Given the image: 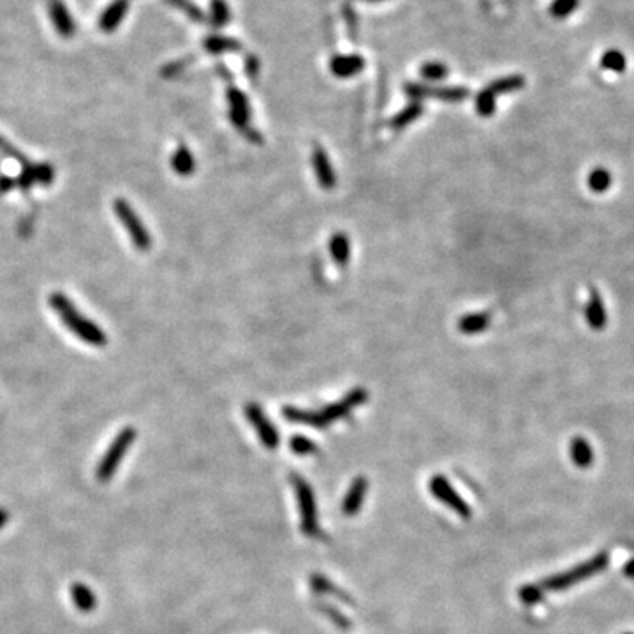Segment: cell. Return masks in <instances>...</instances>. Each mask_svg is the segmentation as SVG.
<instances>
[{
	"label": "cell",
	"instance_id": "6da1fadb",
	"mask_svg": "<svg viewBox=\"0 0 634 634\" xmlns=\"http://www.w3.org/2000/svg\"><path fill=\"white\" fill-rule=\"evenodd\" d=\"M368 400V391H365L363 388L351 389L348 395L343 396L342 400L333 402V404L321 407L319 411H307V409L298 407H287L282 409V416L289 423L295 425H305V427L314 428H326L330 427L333 421L348 418L356 407H359L361 404Z\"/></svg>",
	"mask_w": 634,
	"mask_h": 634
},
{
	"label": "cell",
	"instance_id": "7a4b0ae2",
	"mask_svg": "<svg viewBox=\"0 0 634 634\" xmlns=\"http://www.w3.org/2000/svg\"><path fill=\"white\" fill-rule=\"evenodd\" d=\"M49 307L53 309V312L60 317V321L64 323L65 328L71 333H74L81 342L88 343L92 348H104L108 343V335L104 333V330L94 323L92 319H88L87 316L79 312L78 307L71 302L67 295L55 291L49 295L48 300Z\"/></svg>",
	"mask_w": 634,
	"mask_h": 634
},
{
	"label": "cell",
	"instance_id": "3957f363",
	"mask_svg": "<svg viewBox=\"0 0 634 634\" xmlns=\"http://www.w3.org/2000/svg\"><path fill=\"white\" fill-rule=\"evenodd\" d=\"M291 483H293L296 498H298L303 534L307 537H312V539H319V537H323V530L319 527V520H317V504L312 487L303 480L302 476L296 474L291 476Z\"/></svg>",
	"mask_w": 634,
	"mask_h": 634
},
{
	"label": "cell",
	"instance_id": "277c9868",
	"mask_svg": "<svg viewBox=\"0 0 634 634\" xmlns=\"http://www.w3.org/2000/svg\"><path fill=\"white\" fill-rule=\"evenodd\" d=\"M113 211L117 219L120 220L122 226H124V229L131 236L132 245L136 247L138 250H141V252L150 250L152 236L148 233L145 222L141 220V217L138 216V211L132 208V204L127 200H124V197H117L113 201Z\"/></svg>",
	"mask_w": 634,
	"mask_h": 634
},
{
	"label": "cell",
	"instance_id": "5b68a950",
	"mask_svg": "<svg viewBox=\"0 0 634 634\" xmlns=\"http://www.w3.org/2000/svg\"><path fill=\"white\" fill-rule=\"evenodd\" d=\"M227 102H229V120L233 122L234 127L242 132L243 136L250 141V143L261 145L263 138L259 132L250 125V118H252V111H250V104L247 95L243 94L240 88H236L234 85L227 87Z\"/></svg>",
	"mask_w": 634,
	"mask_h": 634
},
{
	"label": "cell",
	"instance_id": "8992f818",
	"mask_svg": "<svg viewBox=\"0 0 634 634\" xmlns=\"http://www.w3.org/2000/svg\"><path fill=\"white\" fill-rule=\"evenodd\" d=\"M606 566H608V555L599 553V555H596L594 559L587 560V562L580 564V566H574L573 569L566 571V573L555 574V576H550L548 580H544L543 589H546V590L567 589V587L574 585V583H580V581H583V580H587V578L594 576V574L601 573V571H603Z\"/></svg>",
	"mask_w": 634,
	"mask_h": 634
},
{
	"label": "cell",
	"instance_id": "52a82bcc",
	"mask_svg": "<svg viewBox=\"0 0 634 634\" xmlns=\"http://www.w3.org/2000/svg\"><path fill=\"white\" fill-rule=\"evenodd\" d=\"M134 439H136V430H134L132 427H127V428H124V430L118 432L117 437L113 439V442H111L110 448H108V451H106L104 457H102V460L99 462V467H97L99 480L108 481L111 476L117 472L122 458L127 455L129 448L132 446Z\"/></svg>",
	"mask_w": 634,
	"mask_h": 634
},
{
	"label": "cell",
	"instance_id": "ba28073f",
	"mask_svg": "<svg viewBox=\"0 0 634 634\" xmlns=\"http://www.w3.org/2000/svg\"><path fill=\"white\" fill-rule=\"evenodd\" d=\"M404 90L412 101L419 102L423 99H435V101L442 102H462L471 95V90L465 87H430V85L419 83H405Z\"/></svg>",
	"mask_w": 634,
	"mask_h": 634
},
{
	"label": "cell",
	"instance_id": "9c48e42d",
	"mask_svg": "<svg viewBox=\"0 0 634 634\" xmlns=\"http://www.w3.org/2000/svg\"><path fill=\"white\" fill-rule=\"evenodd\" d=\"M428 488H430L432 495H434L437 501H441L446 507H449L451 511L458 514L462 518H469L471 517V506H469L467 502L458 495V491L451 487L448 480H446L442 474H435L432 476L430 483H428Z\"/></svg>",
	"mask_w": 634,
	"mask_h": 634
},
{
	"label": "cell",
	"instance_id": "30bf717a",
	"mask_svg": "<svg viewBox=\"0 0 634 634\" xmlns=\"http://www.w3.org/2000/svg\"><path fill=\"white\" fill-rule=\"evenodd\" d=\"M245 416L249 419V423L256 428L257 435H259L261 442L264 448L275 449L279 446V432L273 427V423L266 418V414L263 412L259 404H247L245 405Z\"/></svg>",
	"mask_w": 634,
	"mask_h": 634
},
{
	"label": "cell",
	"instance_id": "8fae6325",
	"mask_svg": "<svg viewBox=\"0 0 634 634\" xmlns=\"http://www.w3.org/2000/svg\"><path fill=\"white\" fill-rule=\"evenodd\" d=\"M46 8H48V15L55 26V32L64 39L74 38L76 22L64 0H46Z\"/></svg>",
	"mask_w": 634,
	"mask_h": 634
},
{
	"label": "cell",
	"instance_id": "7c38bea8",
	"mask_svg": "<svg viewBox=\"0 0 634 634\" xmlns=\"http://www.w3.org/2000/svg\"><path fill=\"white\" fill-rule=\"evenodd\" d=\"M129 8H131V0H111L110 4L106 6L104 11H102V15L99 16V29L104 34H113L120 26V23L124 22L125 15L129 13Z\"/></svg>",
	"mask_w": 634,
	"mask_h": 634
},
{
	"label": "cell",
	"instance_id": "4fadbf2b",
	"mask_svg": "<svg viewBox=\"0 0 634 634\" xmlns=\"http://www.w3.org/2000/svg\"><path fill=\"white\" fill-rule=\"evenodd\" d=\"M312 166H314V171H316L317 181H319V185H321V189L332 190L333 187L336 185V177H335V171H333L332 163H330L328 154H326V150L321 147V145H316V147H314Z\"/></svg>",
	"mask_w": 634,
	"mask_h": 634
},
{
	"label": "cell",
	"instance_id": "5bb4252c",
	"mask_svg": "<svg viewBox=\"0 0 634 634\" xmlns=\"http://www.w3.org/2000/svg\"><path fill=\"white\" fill-rule=\"evenodd\" d=\"M366 491H368V480H365L363 476L356 478L349 487L348 494L342 501V513L346 517H355L358 514V511L361 510L363 502L366 498Z\"/></svg>",
	"mask_w": 634,
	"mask_h": 634
},
{
	"label": "cell",
	"instance_id": "9a60e30c",
	"mask_svg": "<svg viewBox=\"0 0 634 634\" xmlns=\"http://www.w3.org/2000/svg\"><path fill=\"white\" fill-rule=\"evenodd\" d=\"M365 69V58L361 55H335L330 60V71L336 78H351Z\"/></svg>",
	"mask_w": 634,
	"mask_h": 634
},
{
	"label": "cell",
	"instance_id": "2e32d148",
	"mask_svg": "<svg viewBox=\"0 0 634 634\" xmlns=\"http://www.w3.org/2000/svg\"><path fill=\"white\" fill-rule=\"evenodd\" d=\"M585 319L589 323V326L596 332H601V330L606 328L608 323V314L604 310V303L601 300V295L597 293L596 289H590V296L589 302H587L585 307Z\"/></svg>",
	"mask_w": 634,
	"mask_h": 634
},
{
	"label": "cell",
	"instance_id": "e0dca14e",
	"mask_svg": "<svg viewBox=\"0 0 634 634\" xmlns=\"http://www.w3.org/2000/svg\"><path fill=\"white\" fill-rule=\"evenodd\" d=\"M523 87H525L523 76L510 74V76H502V78H498V79H495V81H491V83H488L481 92H483L487 97L497 101V95L511 94V92L521 90Z\"/></svg>",
	"mask_w": 634,
	"mask_h": 634
},
{
	"label": "cell",
	"instance_id": "ac0fdd59",
	"mask_svg": "<svg viewBox=\"0 0 634 634\" xmlns=\"http://www.w3.org/2000/svg\"><path fill=\"white\" fill-rule=\"evenodd\" d=\"M309 583L316 594H321V596H332L346 604H355V599L343 592L340 587H336L335 583H332V581L328 580V576H325V574H317V573L312 574L309 580Z\"/></svg>",
	"mask_w": 634,
	"mask_h": 634
},
{
	"label": "cell",
	"instance_id": "d6986e66",
	"mask_svg": "<svg viewBox=\"0 0 634 634\" xmlns=\"http://www.w3.org/2000/svg\"><path fill=\"white\" fill-rule=\"evenodd\" d=\"M171 168L178 177H190L196 171V158L185 145H180L171 155Z\"/></svg>",
	"mask_w": 634,
	"mask_h": 634
},
{
	"label": "cell",
	"instance_id": "ffe728a7",
	"mask_svg": "<svg viewBox=\"0 0 634 634\" xmlns=\"http://www.w3.org/2000/svg\"><path fill=\"white\" fill-rule=\"evenodd\" d=\"M423 113H425V106H423V102H409L404 110L398 111V113L389 120V129H391V131H402V129L411 125L414 120H418Z\"/></svg>",
	"mask_w": 634,
	"mask_h": 634
},
{
	"label": "cell",
	"instance_id": "44dd1931",
	"mask_svg": "<svg viewBox=\"0 0 634 634\" xmlns=\"http://www.w3.org/2000/svg\"><path fill=\"white\" fill-rule=\"evenodd\" d=\"M490 319L491 317L488 312L467 314V316L460 317L458 330H460V333H464V335H478V333H483L485 330H488Z\"/></svg>",
	"mask_w": 634,
	"mask_h": 634
},
{
	"label": "cell",
	"instance_id": "7402d4cb",
	"mask_svg": "<svg viewBox=\"0 0 634 634\" xmlns=\"http://www.w3.org/2000/svg\"><path fill=\"white\" fill-rule=\"evenodd\" d=\"M330 254H332V259L335 261V264L340 266V268H343V266L349 263V257H351V242H349L348 234H333L332 240H330Z\"/></svg>",
	"mask_w": 634,
	"mask_h": 634
},
{
	"label": "cell",
	"instance_id": "603a6c76",
	"mask_svg": "<svg viewBox=\"0 0 634 634\" xmlns=\"http://www.w3.org/2000/svg\"><path fill=\"white\" fill-rule=\"evenodd\" d=\"M204 49L211 55H220V53L229 51H242V42L233 38H224V35H208L203 41Z\"/></svg>",
	"mask_w": 634,
	"mask_h": 634
},
{
	"label": "cell",
	"instance_id": "cb8c5ba5",
	"mask_svg": "<svg viewBox=\"0 0 634 634\" xmlns=\"http://www.w3.org/2000/svg\"><path fill=\"white\" fill-rule=\"evenodd\" d=\"M571 458L581 469H587L594 462V451L583 437H574L571 442Z\"/></svg>",
	"mask_w": 634,
	"mask_h": 634
},
{
	"label": "cell",
	"instance_id": "d4e9b609",
	"mask_svg": "<svg viewBox=\"0 0 634 634\" xmlns=\"http://www.w3.org/2000/svg\"><path fill=\"white\" fill-rule=\"evenodd\" d=\"M71 596H72V601H74L76 608H78L79 612L88 613V612H92V610L95 608L94 592H92V590L88 589L87 585H83V583H74V585H72V589H71Z\"/></svg>",
	"mask_w": 634,
	"mask_h": 634
},
{
	"label": "cell",
	"instance_id": "484cf974",
	"mask_svg": "<svg viewBox=\"0 0 634 634\" xmlns=\"http://www.w3.org/2000/svg\"><path fill=\"white\" fill-rule=\"evenodd\" d=\"M587 184H589V189L596 194H603L610 189V185H612V174L610 171L604 170V168H596L589 173L587 177Z\"/></svg>",
	"mask_w": 634,
	"mask_h": 634
},
{
	"label": "cell",
	"instance_id": "4316f807",
	"mask_svg": "<svg viewBox=\"0 0 634 634\" xmlns=\"http://www.w3.org/2000/svg\"><path fill=\"white\" fill-rule=\"evenodd\" d=\"M210 22L213 29H222L231 22V11L226 0H211L210 2Z\"/></svg>",
	"mask_w": 634,
	"mask_h": 634
},
{
	"label": "cell",
	"instance_id": "83f0119b",
	"mask_svg": "<svg viewBox=\"0 0 634 634\" xmlns=\"http://www.w3.org/2000/svg\"><path fill=\"white\" fill-rule=\"evenodd\" d=\"M166 4H170L171 8L178 9L180 13H184L190 22L194 23H204L206 22V15L194 4L193 0H164Z\"/></svg>",
	"mask_w": 634,
	"mask_h": 634
},
{
	"label": "cell",
	"instance_id": "f1b7e54d",
	"mask_svg": "<svg viewBox=\"0 0 634 634\" xmlns=\"http://www.w3.org/2000/svg\"><path fill=\"white\" fill-rule=\"evenodd\" d=\"M316 610L321 613V615L328 617V619L332 620L333 626H336L339 629H343V631L351 629V620L343 615V613L340 612L336 606H332V604H326V603H316Z\"/></svg>",
	"mask_w": 634,
	"mask_h": 634
},
{
	"label": "cell",
	"instance_id": "f546056e",
	"mask_svg": "<svg viewBox=\"0 0 634 634\" xmlns=\"http://www.w3.org/2000/svg\"><path fill=\"white\" fill-rule=\"evenodd\" d=\"M289 448L293 453L300 455V457H309V455L319 453V448H317L316 442L310 441L305 435H293L289 439Z\"/></svg>",
	"mask_w": 634,
	"mask_h": 634
},
{
	"label": "cell",
	"instance_id": "4dcf8cb0",
	"mask_svg": "<svg viewBox=\"0 0 634 634\" xmlns=\"http://www.w3.org/2000/svg\"><path fill=\"white\" fill-rule=\"evenodd\" d=\"M626 57H624V53L619 51V49H608V51L603 53V57H601V67L603 69H610L613 72H624L626 71Z\"/></svg>",
	"mask_w": 634,
	"mask_h": 634
},
{
	"label": "cell",
	"instance_id": "1f68e13d",
	"mask_svg": "<svg viewBox=\"0 0 634 634\" xmlns=\"http://www.w3.org/2000/svg\"><path fill=\"white\" fill-rule=\"evenodd\" d=\"M419 74H421V78L428 79V81H441V79H444L449 74V69L442 62H427V64L421 65Z\"/></svg>",
	"mask_w": 634,
	"mask_h": 634
},
{
	"label": "cell",
	"instance_id": "d6a6232c",
	"mask_svg": "<svg viewBox=\"0 0 634 634\" xmlns=\"http://www.w3.org/2000/svg\"><path fill=\"white\" fill-rule=\"evenodd\" d=\"M580 0H553L550 6V15L557 19H564L576 11Z\"/></svg>",
	"mask_w": 634,
	"mask_h": 634
},
{
	"label": "cell",
	"instance_id": "836d02e7",
	"mask_svg": "<svg viewBox=\"0 0 634 634\" xmlns=\"http://www.w3.org/2000/svg\"><path fill=\"white\" fill-rule=\"evenodd\" d=\"M193 62H194V55H189V57L178 58V60L170 62V64H166L163 69H161V76H163L164 79L177 78V76L181 74V72H184L185 69L189 67V65L193 64Z\"/></svg>",
	"mask_w": 634,
	"mask_h": 634
},
{
	"label": "cell",
	"instance_id": "e575fe53",
	"mask_svg": "<svg viewBox=\"0 0 634 634\" xmlns=\"http://www.w3.org/2000/svg\"><path fill=\"white\" fill-rule=\"evenodd\" d=\"M342 16H343V22H346V25H348L349 35H351L352 41H356V39H358V16H356V11H355V8H352V4H349V2H343Z\"/></svg>",
	"mask_w": 634,
	"mask_h": 634
},
{
	"label": "cell",
	"instance_id": "d590c367",
	"mask_svg": "<svg viewBox=\"0 0 634 634\" xmlns=\"http://www.w3.org/2000/svg\"><path fill=\"white\" fill-rule=\"evenodd\" d=\"M16 184H18L19 189L23 193H29L32 189V185L35 184V174H34V164L26 163L22 166V171H19V177L16 178Z\"/></svg>",
	"mask_w": 634,
	"mask_h": 634
},
{
	"label": "cell",
	"instance_id": "8d00e7d4",
	"mask_svg": "<svg viewBox=\"0 0 634 634\" xmlns=\"http://www.w3.org/2000/svg\"><path fill=\"white\" fill-rule=\"evenodd\" d=\"M34 174H35V184L39 185H51V181L55 180V170H53L51 164L48 163H41V164H34Z\"/></svg>",
	"mask_w": 634,
	"mask_h": 634
},
{
	"label": "cell",
	"instance_id": "74e56055",
	"mask_svg": "<svg viewBox=\"0 0 634 634\" xmlns=\"http://www.w3.org/2000/svg\"><path fill=\"white\" fill-rule=\"evenodd\" d=\"M520 599L527 604H536L543 599V589L536 585H525L521 587L520 592H518Z\"/></svg>",
	"mask_w": 634,
	"mask_h": 634
},
{
	"label": "cell",
	"instance_id": "f35d334b",
	"mask_svg": "<svg viewBox=\"0 0 634 634\" xmlns=\"http://www.w3.org/2000/svg\"><path fill=\"white\" fill-rule=\"evenodd\" d=\"M0 150L4 152L6 155H9V157H13V158H16V161H19V163H22V166H23V164L29 163V161H26V158L23 157L22 152H19L18 148L13 147V145L9 143V141L6 140V138H2V136H0Z\"/></svg>",
	"mask_w": 634,
	"mask_h": 634
},
{
	"label": "cell",
	"instance_id": "ab89813d",
	"mask_svg": "<svg viewBox=\"0 0 634 634\" xmlns=\"http://www.w3.org/2000/svg\"><path fill=\"white\" fill-rule=\"evenodd\" d=\"M245 71H247V76H249L250 79L257 78V74H259V60H257L256 55H247Z\"/></svg>",
	"mask_w": 634,
	"mask_h": 634
},
{
	"label": "cell",
	"instance_id": "60d3db41",
	"mask_svg": "<svg viewBox=\"0 0 634 634\" xmlns=\"http://www.w3.org/2000/svg\"><path fill=\"white\" fill-rule=\"evenodd\" d=\"M15 187H18V184H16V178L0 177V194L9 193V190L15 189Z\"/></svg>",
	"mask_w": 634,
	"mask_h": 634
},
{
	"label": "cell",
	"instance_id": "b9f144b4",
	"mask_svg": "<svg viewBox=\"0 0 634 634\" xmlns=\"http://www.w3.org/2000/svg\"><path fill=\"white\" fill-rule=\"evenodd\" d=\"M8 517H9L8 511H6L4 507H0V528H2L6 525V521H8Z\"/></svg>",
	"mask_w": 634,
	"mask_h": 634
},
{
	"label": "cell",
	"instance_id": "7bdbcfd3",
	"mask_svg": "<svg viewBox=\"0 0 634 634\" xmlns=\"http://www.w3.org/2000/svg\"><path fill=\"white\" fill-rule=\"evenodd\" d=\"M366 2H382V0H366Z\"/></svg>",
	"mask_w": 634,
	"mask_h": 634
},
{
	"label": "cell",
	"instance_id": "ee69618b",
	"mask_svg": "<svg viewBox=\"0 0 634 634\" xmlns=\"http://www.w3.org/2000/svg\"><path fill=\"white\" fill-rule=\"evenodd\" d=\"M627 634H631V633H627Z\"/></svg>",
	"mask_w": 634,
	"mask_h": 634
}]
</instances>
